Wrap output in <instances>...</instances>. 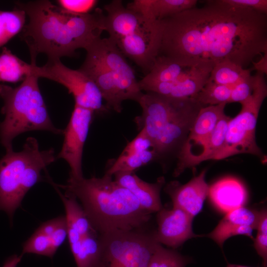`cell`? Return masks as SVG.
Here are the masks:
<instances>
[{"label":"cell","instance_id":"obj_39","mask_svg":"<svg viewBox=\"0 0 267 267\" xmlns=\"http://www.w3.org/2000/svg\"><path fill=\"white\" fill-rule=\"evenodd\" d=\"M231 6L248 8L267 14V0H223Z\"/></svg>","mask_w":267,"mask_h":267},{"label":"cell","instance_id":"obj_9","mask_svg":"<svg viewBox=\"0 0 267 267\" xmlns=\"http://www.w3.org/2000/svg\"><path fill=\"white\" fill-rule=\"evenodd\" d=\"M32 73L39 78H44L63 86L72 94L75 104L102 113L108 110L103 104L101 94L94 83L86 74L64 65L60 59H48L46 63L37 66L31 61Z\"/></svg>","mask_w":267,"mask_h":267},{"label":"cell","instance_id":"obj_34","mask_svg":"<svg viewBox=\"0 0 267 267\" xmlns=\"http://www.w3.org/2000/svg\"><path fill=\"white\" fill-rule=\"evenodd\" d=\"M38 228L49 237L56 251L67 237V226L65 216L44 222Z\"/></svg>","mask_w":267,"mask_h":267},{"label":"cell","instance_id":"obj_3","mask_svg":"<svg viewBox=\"0 0 267 267\" xmlns=\"http://www.w3.org/2000/svg\"><path fill=\"white\" fill-rule=\"evenodd\" d=\"M56 185L80 202L91 226L99 234L146 229L150 221L151 213L143 209L133 194L112 176L69 177L66 184Z\"/></svg>","mask_w":267,"mask_h":267},{"label":"cell","instance_id":"obj_10","mask_svg":"<svg viewBox=\"0 0 267 267\" xmlns=\"http://www.w3.org/2000/svg\"><path fill=\"white\" fill-rule=\"evenodd\" d=\"M226 104L209 105L200 109L186 139L179 148L174 177L179 176L187 168L193 167L194 161L206 146L217 123L225 114Z\"/></svg>","mask_w":267,"mask_h":267},{"label":"cell","instance_id":"obj_17","mask_svg":"<svg viewBox=\"0 0 267 267\" xmlns=\"http://www.w3.org/2000/svg\"><path fill=\"white\" fill-rule=\"evenodd\" d=\"M260 211L242 207L226 214L216 227L206 235L222 248L224 242L237 235H244L254 239L252 232L256 229Z\"/></svg>","mask_w":267,"mask_h":267},{"label":"cell","instance_id":"obj_15","mask_svg":"<svg viewBox=\"0 0 267 267\" xmlns=\"http://www.w3.org/2000/svg\"><path fill=\"white\" fill-rule=\"evenodd\" d=\"M214 64L210 62H183L167 56L158 55L150 70L138 81L139 89L160 83L172 82L191 75L211 70Z\"/></svg>","mask_w":267,"mask_h":267},{"label":"cell","instance_id":"obj_8","mask_svg":"<svg viewBox=\"0 0 267 267\" xmlns=\"http://www.w3.org/2000/svg\"><path fill=\"white\" fill-rule=\"evenodd\" d=\"M158 243L154 231L117 230L99 234V251L93 267H147Z\"/></svg>","mask_w":267,"mask_h":267},{"label":"cell","instance_id":"obj_21","mask_svg":"<svg viewBox=\"0 0 267 267\" xmlns=\"http://www.w3.org/2000/svg\"><path fill=\"white\" fill-rule=\"evenodd\" d=\"M208 196L213 205L225 214L244 207L248 197L244 185L231 177L221 178L209 186Z\"/></svg>","mask_w":267,"mask_h":267},{"label":"cell","instance_id":"obj_24","mask_svg":"<svg viewBox=\"0 0 267 267\" xmlns=\"http://www.w3.org/2000/svg\"><path fill=\"white\" fill-rule=\"evenodd\" d=\"M211 71L189 76L172 82L149 86L143 90L175 98L192 97L206 84Z\"/></svg>","mask_w":267,"mask_h":267},{"label":"cell","instance_id":"obj_12","mask_svg":"<svg viewBox=\"0 0 267 267\" xmlns=\"http://www.w3.org/2000/svg\"><path fill=\"white\" fill-rule=\"evenodd\" d=\"M94 112L75 104L69 123L64 131V141L57 158L65 160L70 168L69 177L83 178V148Z\"/></svg>","mask_w":267,"mask_h":267},{"label":"cell","instance_id":"obj_23","mask_svg":"<svg viewBox=\"0 0 267 267\" xmlns=\"http://www.w3.org/2000/svg\"><path fill=\"white\" fill-rule=\"evenodd\" d=\"M47 179L54 187L63 203L68 240H77L85 235L95 231L77 198L69 193L65 192V194H63L49 177Z\"/></svg>","mask_w":267,"mask_h":267},{"label":"cell","instance_id":"obj_42","mask_svg":"<svg viewBox=\"0 0 267 267\" xmlns=\"http://www.w3.org/2000/svg\"><path fill=\"white\" fill-rule=\"evenodd\" d=\"M226 267H249L235 264H228Z\"/></svg>","mask_w":267,"mask_h":267},{"label":"cell","instance_id":"obj_33","mask_svg":"<svg viewBox=\"0 0 267 267\" xmlns=\"http://www.w3.org/2000/svg\"><path fill=\"white\" fill-rule=\"evenodd\" d=\"M22 254H35L52 258L56 251L49 237L38 228L23 243Z\"/></svg>","mask_w":267,"mask_h":267},{"label":"cell","instance_id":"obj_5","mask_svg":"<svg viewBox=\"0 0 267 267\" xmlns=\"http://www.w3.org/2000/svg\"><path fill=\"white\" fill-rule=\"evenodd\" d=\"M38 79L31 73L17 87L0 85V97L3 101L1 113L4 115L0 124V140L6 152L13 150V139L26 132L41 130L63 134L51 122Z\"/></svg>","mask_w":267,"mask_h":267},{"label":"cell","instance_id":"obj_13","mask_svg":"<svg viewBox=\"0 0 267 267\" xmlns=\"http://www.w3.org/2000/svg\"><path fill=\"white\" fill-rule=\"evenodd\" d=\"M162 39L160 20L152 21L135 33L114 41L125 56L147 74L159 55Z\"/></svg>","mask_w":267,"mask_h":267},{"label":"cell","instance_id":"obj_29","mask_svg":"<svg viewBox=\"0 0 267 267\" xmlns=\"http://www.w3.org/2000/svg\"><path fill=\"white\" fill-rule=\"evenodd\" d=\"M26 16L18 7L11 11L0 10V48L23 30Z\"/></svg>","mask_w":267,"mask_h":267},{"label":"cell","instance_id":"obj_25","mask_svg":"<svg viewBox=\"0 0 267 267\" xmlns=\"http://www.w3.org/2000/svg\"><path fill=\"white\" fill-rule=\"evenodd\" d=\"M32 64L23 61L6 47L0 54V82L16 83L31 74Z\"/></svg>","mask_w":267,"mask_h":267},{"label":"cell","instance_id":"obj_30","mask_svg":"<svg viewBox=\"0 0 267 267\" xmlns=\"http://www.w3.org/2000/svg\"><path fill=\"white\" fill-rule=\"evenodd\" d=\"M231 118L224 114L217 123L213 131L207 145L200 155L195 160L193 166L208 160H212L214 156L222 148L225 139L227 125Z\"/></svg>","mask_w":267,"mask_h":267},{"label":"cell","instance_id":"obj_6","mask_svg":"<svg viewBox=\"0 0 267 267\" xmlns=\"http://www.w3.org/2000/svg\"><path fill=\"white\" fill-rule=\"evenodd\" d=\"M56 159L52 148L41 150L37 139L28 137L19 152H6L0 159V211L11 225L15 211L27 192L43 180L41 172Z\"/></svg>","mask_w":267,"mask_h":267},{"label":"cell","instance_id":"obj_1","mask_svg":"<svg viewBox=\"0 0 267 267\" xmlns=\"http://www.w3.org/2000/svg\"><path fill=\"white\" fill-rule=\"evenodd\" d=\"M159 55L183 62L229 61L243 68L267 52V14L207 0L160 20Z\"/></svg>","mask_w":267,"mask_h":267},{"label":"cell","instance_id":"obj_37","mask_svg":"<svg viewBox=\"0 0 267 267\" xmlns=\"http://www.w3.org/2000/svg\"><path fill=\"white\" fill-rule=\"evenodd\" d=\"M254 84V75L250 74L244 78L233 87L227 103H240L248 99L252 93Z\"/></svg>","mask_w":267,"mask_h":267},{"label":"cell","instance_id":"obj_16","mask_svg":"<svg viewBox=\"0 0 267 267\" xmlns=\"http://www.w3.org/2000/svg\"><path fill=\"white\" fill-rule=\"evenodd\" d=\"M206 172L203 170L184 184L177 181L167 184L164 190L170 196L173 207L179 208L193 218L201 211L209 187L205 181Z\"/></svg>","mask_w":267,"mask_h":267},{"label":"cell","instance_id":"obj_31","mask_svg":"<svg viewBox=\"0 0 267 267\" xmlns=\"http://www.w3.org/2000/svg\"><path fill=\"white\" fill-rule=\"evenodd\" d=\"M235 85H219L208 79L202 89L191 98L203 106L215 105L223 103L227 104L232 89Z\"/></svg>","mask_w":267,"mask_h":267},{"label":"cell","instance_id":"obj_40","mask_svg":"<svg viewBox=\"0 0 267 267\" xmlns=\"http://www.w3.org/2000/svg\"><path fill=\"white\" fill-rule=\"evenodd\" d=\"M254 68L258 72L267 74V52L264 53L258 62L253 61Z\"/></svg>","mask_w":267,"mask_h":267},{"label":"cell","instance_id":"obj_26","mask_svg":"<svg viewBox=\"0 0 267 267\" xmlns=\"http://www.w3.org/2000/svg\"><path fill=\"white\" fill-rule=\"evenodd\" d=\"M77 267H93L99 251V234L93 231L70 246Z\"/></svg>","mask_w":267,"mask_h":267},{"label":"cell","instance_id":"obj_35","mask_svg":"<svg viewBox=\"0 0 267 267\" xmlns=\"http://www.w3.org/2000/svg\"><path fill=\"white\" fill-rule=\"evenodd\" d=\"M257 233L254 240V247L257 254L262 258L264 267L267 263V213L265 209L260 211V219L257 227Z\"/></svg>","mask_w":267,"mask_h":267},{"label":"cell","instance_id":"obj_14","mask_svg":"<svg viewBox=\"0 0 267 267\" xmlns=\"http://www.w3.org/2000/svg\"><path fill=\"white\" fill-rule=\"evenodd\" d=\"M157 213V228L154 235L159 244L175 249L187 240L199 236L192 230L194 218L184 211L174 207L162 208Z\"/></svg>","mask_w":267,"mask_h":267},{"label":"cell","instance_id":"obj_28","mask_svg":"<svg viewBox=\"0 0 267 267\" xmlns=\"http://www.w3.org/2000/svg\"><path fill=\"white\" fill-rule=\"evenodd\" d=\"M250 74L249 69L231 61H225L214 65L208 80L219 85L232 86Z\"/></svg>","mask_w":267,"mask_h":267},{"label":"cell","instance_id":"obj_18","mask_svg":"<svg viewBox=\"0 0 267 267\" xmlns=\"http://www.w3.org/2000/svg\"><path fill=\"white\" fill-rule=\"evenodd\" d=\"M96 85L107 109L118 113L122 110V103L128 97L113 75L100 63L86 55V59L79 69Z\"/></svg>","mask_w":267,"mask_h":267},{"label":"cell","instance_id":"obj_41","mask_svg":"<svg viewBox=\"0 0 267 267\" xmlns=\"http://www.w3.org/2000/svg\"><path fill=\"white\" fill-rule=\"evenodd\" d=\"M22 256V254L20 255L15 254L11 256L6 260L2 267H17L21 262Z\"/></svg>","mask_w":267,"mask_h":267},{"label":"cell","instance_id":"obj_2","mask_svg":"<svg viewBox=\"0 0 267 267\" xmlns=\"http://www.w3.org/2000/svg\"><path fill=\"white\" fill-rule=\"evenodd\" d=\"M17 5L29 18L21 37L29 48L31 60L41 53L48 59L74 56L76 50H86L104 31L105 14L99 8L77 15L49 0L18 2Z\"/></svg>","mask_w":267,"mask_h":267},{"label":"cell","instance_id":"obj_27","mask_svg":"<svg viewBox=\"0 0 267 267\" xmlns=\"http://www.w3.org/2000/svg\"><path fill=\"white\" fill-rule=\"evenodd\" d=\"M159 157L154 149L141 152L121 154L106 171L105 175L112 176L118 172L133 173L135 170L147 165Z\"/></svg>","mask_w":267,"mask_h":267},{"label":"cell","instance_id":"obj_19","mask_svg":"<svg viewBox=\"0 0 267 267\" xmlns=\"http://www.w3.org/2000/svg\"><path fill=\"white\" fill-rule=\"evenodd\" d=\"M104 8L106 12L104 31L108 32L109 38L114 41L135 33L152 21L125 7L120 0H112Z\"/></svg>","mask_w":267,"mask_h":267},{"label":"cell","instance_id":"obj_36","mask_svg":"<svg viewBox=\"0 0 267 267\" xmlns=\"http://www.w3.org/2000/svg\"><path fill=\"white\" fill-rule=\"evenodd\" d=\"M95 0H59V6L73 15H85L90 13L97 3Z\"/></svg>","mask_w":267,"mask_h":267},{"label":"cell","instance_id":"obj_7","mask_svg":"<svg viewBox=\"0 0 267 267\" xmlns=\"http://www.w3.org/2000/svg\"><path fill=\"white\" fill-rule=\"evenodd\" d=\"M254 76L252 93L240 103L239 113L229 121L224 144L212 160H220L240 154L263 156L255 133L259 111L267 95V86L264 74L257 72Z\"/></svg>","mask_w":267,"mask_h":267},{"label":"cell","instance_id":"obj_20","mask_svg":"<svg viewBox=\"0 0 267 267\" xmlns=\"http://www.w3.org/2000/svg\"><path fill=\"white\" fill-rule=\"evenodd\" d=\"M113 176L114 180L129 190L143 209L153 213L158 212L163 208L160 191L165 183L163 177L159 178L155 182L149 183L134 173L118 172Z\"/></svg>","mask_w":267,"mask_h":267},{"label":"cell","instance_id":"obj_22","mask_svg":"<svg viewBox=\"0 0 267 267\" xmlns=\"http://www.w3.org/2000/svg\"><path fill=\"white\" fill-rule=\"evenodd\" d=\"M197 0H135L127 7L151 20L164 18L194 8Z\"/></svg>","mask_w":267,"mask_h":267},{"label":"cell","instance_id":"obj_32","mask_svg":"<svg viewBox=\"0 0 267 267\" xmlns=\"http://www.w3.org/2000/svg\"><path fill=\"white\" fill-rule=\"evenodd\" d=\"M189 261L174 249L165 248L159 244L147 267H185Z\"/></svg>","mask_w":267,"mask_h":267},{"label":"cell","instance_id":"obj_4","mask_svg":"<svg viewBox=\"0 0 267 267\" xmlns=\"http://www.w3.org/2000/svg\"><path fill=\"white\" fill-rule=\"evenodd\" d=\"M137 102L142 113L134 122L149 138L159 157L180 147L204 107L191 97L175 98L152 92L143 93Z\"/></svg>","mask_w":267,"mask_h":267},{"label":"cell","instance_id":"obj_11","mask_svg":"<svg viewBox=\"0 0 267 267\" xmlns=\"http://www.w3.org/2000/svg\"><path fill=\"white\" fill-rule=\"evenodd\" d=\"M87 55L104 66L114 76L128 100L138 102L143 94L134 72L115 42L109 37L100 38L86 49Z\"/></svg>","mask_w":267,"mask_h":267},{"label":"cell","instance_id":"obj_38","mask_svg":"<svg viewBox=\"0 0 267 267\" xmlns=\"http://www.w3.org/2000/svg\"><path fill=\"white\" fill-rule=\"evenodd\" d=\"M150 149H153L152 143L146 134L141 130L134 139L126 146L122 154L139 153Z\"/></svg>","mask_w":267,"mask_h":267}]
</instances>
